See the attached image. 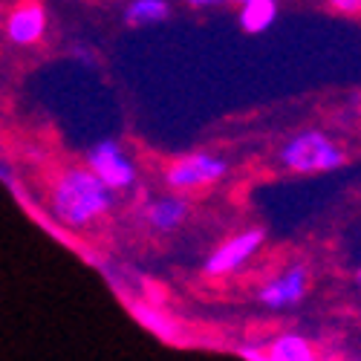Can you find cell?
I'll use <instances>...</instances> for the list:
<instances>
[{
	"label": "cell",
	"instance_id": "7",
	"mask_svg": "<svg viewBox=\"0 0 361 361\" xmlns=\"http://www.w3.org/2000/svg\"><path fill=\"white\" fill-rule=\"evenodd\" d=\"M4 35L15 47H35L47 35V9L38 0H20L4 20Z\"/></svg>",
	"mask_w": 361,
	"mask_h": 361
},
{
	"label": "cell",
	"instance_id": "13",
	"mask_svg": "<svg viewBox=\"0 0 361 361\" xmlns=\"http://www.w3.org/2000/svg\"><path fill=\"white\" fill-rule=\"evenodd\" d=\"M329 6L341 15H358L361 12V0H329Z\"/></svg>",
	"mask_w": 361,
	"mask_h": 361
},
{
	"label": "cell",
	"instance_id": "5",
	"mask_svg": "<svg viewBox=\"0 0 361 361\" xmlns=\"http://www.w3.org/2000/svg\"><path fill=\"white\" fill-rule=\"evenodd\" d=\"M310 292V272L307 266L300 263H292L286 269H281L278 275L266 278L257 289V304L272 310V312H281V310H292L295 304L307 298Z\"/></svg>",
	"mask_w": 361,
	"mask_h": 361
},
{
	"label": "cell",
	"instance_id": "15",
	"mask_svg": "<svg viewBox=\"0 0 361 361\" xmlns=\"http://www.w3.org/2000/svg\"><path fill=\"white\" fill-rule=\"evenodd\" d=\"M355 283H358V289H361V269H358V275H355Z\"/></svg>",
	"mask_w": 361,
	"mask_h": 361
},
{
	"label": "cell",
	"instance_id": "4",
	"mask_svg": "<svg viewBox=\"0 0 361 361\" xmlns=\"http://www.w3.org/2000/svg\"><path fill=\"white\" fill-rule=\"evenodd\" d=\"M84 165L113 191H128L136 183V162L130 159L128 150L113 139H102L90 147Z\"/></svg>",
	"mask_w": 361,
	"mask_h": 361
},
{
	"label": "cell",
	"instance_id": "1",
	"mask_svg": "<svg viewBox=\"0 0 361 361\" xmlns=\"http://www.w3.org/2000/svg\"><path fill=\"white\" fill-rule=\"evenodd\" d=\"M113 205H116V191L107 188L87 165L64 168L55 176L49 191V214L73 231L102 223L113 212Z\"/></svg>",
	"mask_w": 361,
	"mask_h": 361
},
{
	"label": "cell",
	"instance_id": "11",
	"mask_svg": "<svg viewBox=\"0 0 361 361\" xmlns=\"http://www.w3.org/2000/svg\"><path fill=\"white\" fill-rule=\"evenodd\" d=\"M171 4L168 0H130L125 6V23L128 26H154L168 20Z\"/></svg>",
	"mask_w": 361,
	"mask_h": 361
},
{
	"label": "cell",
	"instance_id": "14",
	"mask_svg": "<svg viewBox=\"0 0 361 361\" xmlns=\"http://www.w3.org/2000/svg\"><path fill=\"white\" fill-rule=\"evenodd\" d=\"M183 4L194 6V9H205V6H217V4H243V0H183Z\"/></svg>",
	"mask_w": 361,
	"mask_h": 361
},
{
	"label": "cell",
	"instance_id": "8",
	"mask_svg": "<svg viewBox=\"0 0 361 361\" xmlns=\"http://www.w3.org/2000/svg\"><path fill=\"white\" fill-rule=\"evenodd\" d=\"M142 217H145V223L154 228V231H159V234H171V231H176L179 226L188 220V202L183 200V194L157 197V200L145 202Z\"/></svg>",
	"mask_w": 361,
	"mask_h": 361
},
{
	"label": "cell",
	"instance_id": "9",
	"mask_svg": "<svg viewBox=\"0 0 361 361\" xmlns=\"http://www.w3.org/2000/svg\"><path fill=\"white\" fill-rule=\"evenodd\" d=\"M246 355L252 361H315V353L310 347L307 338H300V336H278L272 344H269L260 355L246 350Z\"/></svg>",
	"mask_w": 361,
	"mask_h": 361
},
{
	"label": "cell",
	"instance_id": "2",
	"mask_svg": "<svg viewBox=\"0 0 361 361\" xmlns=\"http://www.w3.org/2000/svg\"><path fill=\"white\" fill-rule=\"evenodd\" d=\"M347 162L344 147L321 130H304L286 139L281 147V165L292 173H329Z\"/></svg>",
	"mask_w": 361,
	"mask_h": 361
},
{
	"label": "cell",
	"instance_id": "10",
	"mask_svg": "<svg viewBox=\"0 0 361 361\" xmlns=\"http://www.w3.org/2000/svg\"><path fill=\"white\" fill-rule=\"evenodd\" d=\"M278 18V0H243L237 12V20L249 35H263L266 29H272Z\"/></svg>",
	"mask_w": 361,
	"mask_h": 361
},
{
	"label": "cell",
	"instance_id": "12",
	"mask_svg": "<svg viewBox=\"0 0 361 361\" xmlns=\"http://www.w3.org/2000/svg\"><path fill=\"white\" fill-rule=\"evenodd\" d=\"M133 315H136L139 324H145V326L150 329V333H157V336H162V338L176 336V324H173L168 315H162L159 310H150V307L136 304V307H133Z\"/></svg>",
	"mask_w": 361,
	"mask_h": 361
},
{
	"label": "cell",
	"instance_id": "3",
	"mask_svg": "<svg viewBox=\"0 0 361 361\" xmlns=\"http://www.w3.org/2000/svg\"><path fill=\"white\" fill-rule=\"evenodd\" d=\"M228 173V162L212 154H188V157H179L173 159L162 179L168 191L173 194H188V191H200L208 185H217L220 179H226Z\"/></svg>",
	"mask_w": 361,
	"mask_h": 361
},
{
	"label": "cell",
	"instance_id": "6",
	"mask_svg": "<svg viewBox=\"0 0 361 361\" xmlns=\"http://www.w3.org/2000/svg\"><path fill=\"white\" fill-rule=\"evenodd\" d=\"M263 228H246L234 237H228L226 243H220L212 255L205 260V275L208 278H226V275H234L240 272L263 246Z\"/></svg>",
	"mask_w": 361,
	"mask_h": 361
}]
</instances>
